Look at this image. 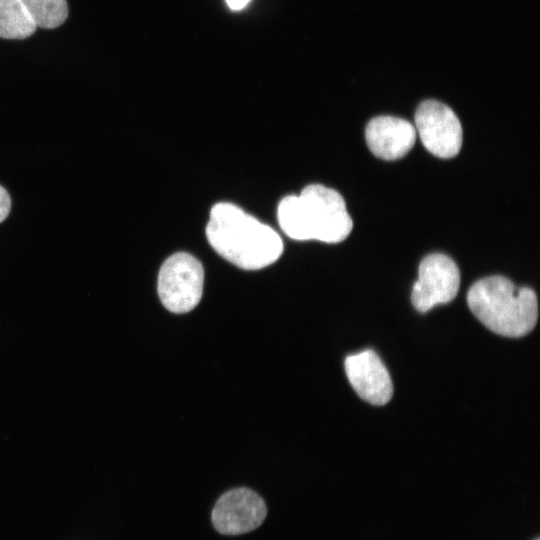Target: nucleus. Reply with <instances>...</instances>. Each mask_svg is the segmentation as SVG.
<instances>
[{"label": "nucleus", "mask_w": 540, "mask_h": 540, "mask_svg": "<svg viewBox=\"0 0 540 540\" xmlns=\"http://www.w3.org/2000/svg\"><path fill=\"white\" fill-rule=\"evenodd\" d=\"M206 237L224 259L245 270H259L279 259L283 242L270 226L228 202L215 204Z\"/></svg>", "instance_id": "f257e3e1"}, {"label": "nucleus", "mask_w": 540, "mask_h": 540, "mask_svg": "<svg viewBox=\"0 0 540 540\" xmlns=\"http://www.w3.org/2000/svg\"><path fill=\"white\" fill-rule=\"evenodd\" d=\"M281 230L294 240L335 244L345 240L353 222L343 197L320 184L306 186L299 195L284 197L277 209Z\"/></svg>", "instance_id": "f03ea898"}, {"label": "nucleus", "mask_w": 540, "mask_h": 540, "mask_svg": "<svg viewBox=\"0 0 540 540\" xmlns=\"http://www.w3.org/2000/svg\"><path fill=\"white\" fill-rule=\"evenodd\" d=\"M467 302L483 325L502 336H524L537 322L535 292L528 287H516L503 276H489L475 282L467 293Z\"/></svg>", "instance_id": "7ed1b4c3"}, {"label": "nucleus", "mask_w": 540, "mask_h": 540, "mask_svg": "<svg viewBox=\"0 0 540 540\" xmlns=\"http://www.w3.org/2000/svg\"><path fill=\"white\" fill-rule=\"evenodd\" d=\"M204 283L203 266L186 252L168 257L162 264L157 291L163 306L173 313H186L199 303Z\"/></svg>", "instance_id": "20e7f679"}, {"label": "nucleus", "mask_w": 540, "mask_h": 540, "mask_svg": "<svg viewBox=\"0 0 540 540\" xmlns=\"http://www.w3.org/2000/svg\"><path fill=\"white\" fill-rule=\"evenodd\" d=\"M415 130L424 147L439 158H452L461 149V123L453 110L439 101L426 100L418 106Z\"/></svg>", "instance_id": "39448f33"}, {"label": "nucleus", "mask_w": 540, "mask_h": 540, "mask_svg": "<svg viewBox=\"0 0 540 540\" xmlns=\"http://www.w3.org/2000/svg\"><path fill=\"white\" fill-rule=\"evenodd\" d=\"M459 286L460 272L455 262L444 254H430L419 265L418 279L412 288V304L424 313L452 301Z\"/></svg>", "instance_id": "423d86ee"}, {"label": "nucleus", "mask_w": 540, "mask_h": 540, "mask_svg": "<svg viewBox=\"0 0 540 540\" xmlns=\"http://www.w3.org/2000/svg\"><path fill=\"white\" fill-rule=\"evenodd\" d=\"M267 515L264 500L248 488L225 492L214 505L211 520L214 528L224 535H240L258 528Z\"/></svg>", "instance_id": "0eeeda50"}, {"label": "nucleus", "mask_w": 540, "mask_h": 540, "mask_svg": "<svg viewBox=\"0 0 540 540\" xmlns=\"http://www.w3.org/2000/svg\"><path fill=\"white\" fill-rule=\"evenodd\" d=\"M345 370L350 384L366 402L381 406L393 395V384L382 360L373 350L349 355Z\"/></svg>", "instance_id": "6e6552de"}, {"label": "nucleus", "mask_w": 540, "mask_h": 540, "mask_svg": "<svg viewBox=\"0 0 540 540\" xmlns=\"http://www.w3.org/2000/svg\"><path fill=\"white\" fill-rule=\"evenodd\" d=\"M365 139L370 151L378 158L396 160L405 156L414 146L415 127L405 119L378 116L369 121Z\"/></svg>", "instance_id": "1a4fd4ad"}, {"label": "nucleus", "mask_w": 540, "mask_h": 540, "mask_svg": "<svg viewBox=\"0 0 540 540\" xmlns=\"http://www.w3.org/2000/svg\"><path fill=\"white\" fill-rule=\"evenodd\" d=\"M36 28L20 0H0V38L25 39L30 37Z\"/></svg>", "instance_id": "9d476101"}, {"label": "nucleus", "mask_w": 540, "mask_h": 540, "mask_svg": "<svg viewBox=\"0 0 540 540\" xmlns=\"http://www.w3.org/2000/svg\"><path fill=\"white\" fill-rule=\"evenodd\" d=\"M37 27L54 29L68 17L66 0H20Z\"/></svg>", "instance_id": "9b49d317"}, {"label": "nucleus", "mask_w": 540, "mask_h": 540, "mask_svg": "<svg viewBox=\"0 0 540 540\" xmlns=\"http://www.w3.org/2000/svg\"><path fill=\"white\" fill-rule=\"evenodd\" d=\"M10 209H11V198L8 192L6 191V189H4V187L0 185V223L3 222L7 218V216L9 215Z\"/></svg>", "instance_id": "f8f14e48"}, {"label": "nucleus", "mask_w": 540, "mask_h": 540, "mask_svg": "<svg viewBox=\"0 0 540 540\" xmlns=\"http://www.w3.org/2000/svg\"><path fill=\"white\" fill-rule=\"evenodd\" d=\"M250 0H226L227 5L233 11H239L243 9Z\"/></svg>", "instance_id": "ddd939ff"}, {"label": "nucleus", "mask_w": 540, "mask_h": 540, "mask_svg": "<svg viewBox=\"0 0 540 540\" xmlns=\"http://www.w3.org/2000/svg\"><path fill=\"white\" fill-rule=\"evenodd\" d=\"M535 540H539V538L535 539Z\"/></svg>", "instance_id": "4468645a"}]
</instances>
